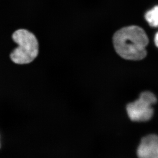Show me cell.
I'll list each match as a JSON object with an SVG mask.
<instances>
[{"label":"cell","mask_w":158,"mask_h":158,"mask_svg":"<svg viewBox=\"0 0 158 158\" xmlns=\"http://www.w3.org/2000/svg\"><path fill=\"white\" fill-rule=\"evenodd\" d=\"M113 43L118 54L125 59L138 61L147 55L148 39L139 26H128L118 30L114 35Z\"/></svg>","instance_id":"obj_1"},{"label":"cell","mask_w":158,"mask_h":158,"mask_svg":"<svg viewBox=\"0 0 158 158\" xmlns=\"http://www.w3.org/2000/svg\"><path fill=\"white\" fill-rule=\"evenodd\" d=\"M155 43L157 47H158V32L156 34L155 37Z\"/></svg>","instance_id":"obj_6"},{"label":"cell","mask_w":158,"mask_h":158,"mask_svg":"<svg viewBox=\"0 0 158 158\" xmlns=\"http://www.w3.org/2000/svg\"><path fill=\"white\" fill-rule=\"evenodd\" d=\"M157 102V98L149 91L140 94L135 102L128 104L126 110L128 115L133 121L144 122L150 120L154 114L152 105Z\"/></svg>","instance_id":"obj_3"},{"label":"cell","mask_w":158,"mask_h":158,"mask_svg":"<svg viewBox=\"0 0 158 158\" xmlns=\"http://www.w3.org/2000/svg\"><path fill=\"white\" fill-rule=\"evenodd\" d=\"M12 39L18 45L10 55L11 60L14 63L18 65L29 64L38 56L39 42L33 33L26 29H18L12 34Z\"/></svg>","instance_id":"obj_2"},{"label":"cell","mask_w":158,"mask_h":158,"mask_svg":"<svg viewBox=\"0 0 158 158\" xmlns=\"http://www.w3.org/2000/svg\"><path fill=\"white\" fill-rule=\"evenodd\" d=\"M137 154L139 158H158V136L151 135L142 139Z\"/></svg>","instance_id":"obj_4"},{"label":"cell","mask_w":158,"mask_h":158,"mask_svg":"<svg viewBox=\"0 0 158 158\" xmlns=\"http://www.w3.org/2000/svg\"><path fill=\"white\" fill-rule=\"evenodd\" d=\"M145 18L150 26L158 27V5L148 11L145 14Z\"/></svg>","instance_id":"obj_5"}]
</instances>
